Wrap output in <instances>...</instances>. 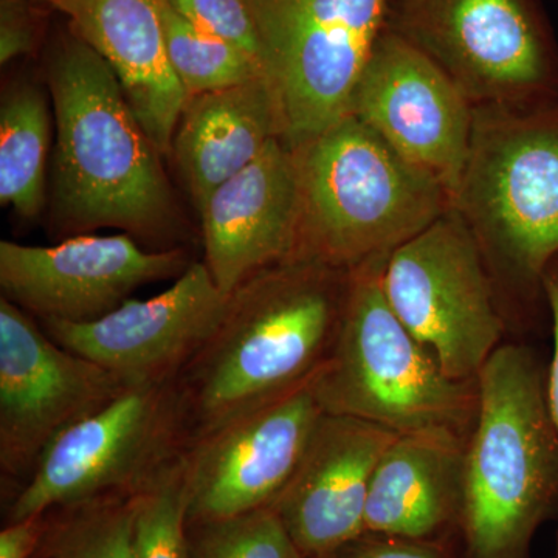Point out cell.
Here are the masks:
<instances>
[{"label":"cell","instance_id":"1","mask_svg":"<svg viewBox=\"0 0 558 558\" xmlns=\"http://www.w3.org/2000/svg\"><path fill=\"white\" fill-rule=\"evenodd\" d=\"M46 78L57 121L51 202L58 229L170 240L178 208L161 154L108 62L69 27L51 46Z\"/></svg>","mask_w":558,"mask_h":558},{"label":"cell","instance_id":"4","mask_svg":"<svg viewBox=\"0 0 558 558\" xmlns=\"http://www.w3.org/2000/svg\"><path fill=\"white\" fill-rule=\"evenodd\" d=\"M461 521L469 558H523L558 497V429L526 347L501 344L476 377Z\"/></svg>","mask_w":558,"mask_h":558},{"label":"cell","instance_id":"5","mask_svg":"<svg viewBox=\"0 0 558 558\" xmlns=\"http://www.w3.org/2000/svg\"><path fill=\"white\" fill-rule=\"evenodd\" d=\"M293 150L301 211L290 259L352 270L391 255L451 208L438 180L355 117Z\"/></svg>","mask_w":558,"mask_h":558},{"label":"cell","instance_id":"9","mask_svg":"<svg viewBox=\"0 0 558 558\" xmlns=\"http://www.w3.org/2000/svg\"><path fill=\"white\" fill-rule=\"evenodd\" d=\"M290 148L349 116L388 0H245Z\"/></svg>","mask_w":558,"mask_h":558},{"label":"cell","instance_id":"2","mask_svg":"<svg viewBox=\"0 0 558 558\" xmlns=\"http://www.w3.org/2000/svg\"><path fill=\"white\" fill-rule=\"evenodd\" d=\"M348 284L349 270L288 259L234 289L178 379L191 440L314 380L336 344Z\"/></svg>","mask_w":558,"mask_h":558},{"label":"cell","instance_id":"31","mask_svg":"<svg viewBox=\"0 0 558 558\" xmlns=\"http://www.w3.org/2000/svg\"><path fill=\"white\" fill-rule=\"evenodd\" d=\"M36 2H43V3H47V5H50V7H57L58 5V2H60V0H36Z\"/></svg>","mask_w":558,"mask_h":558},{"label":"cell","instance_id":"23","mask_svg":"<svg viewBox=\"0 0 558 558\" xmlns=\"http://www.w3.org/2000/svg\"><path fill=\"white\" fill-rule=\"evenodd\" d=\"M137 495L51 510L40 553L46 558H134Z\"/></svg>","mask_w":558,"mask_h":558},{"label":"cell","instance_id":"30","mask_svg":"<svg viewBox=\"0 0 558 558\" xmlns=\"http://www.w3.org/2000/svg\"><path fill=\"white\" fill-rule=\"evenodd\" d=\"M543 295L553 317L554 329V352L548 374H546V395H548L550 416L558 429V256L549 264L543 277Z\"/></svg>","mask_w":558,"mask_h":558},{"label":"cell","instance_id":"12","mask_svg":"<svg viewBox=\"0 0 558 558\" xmlns=\"http://www.w3.org/2000/svg\"><path fill=\"white\" fill-rule=\"evenodd\" d=\"M183 248L145 250L130 234L70 236L51 247L0 242L2 299L39 323L95 322L149 282L191 266Z\"/></svg>","mask_w":558,"mask_h":558},{"label":"cell","instance_id":"29","mask_svg":"<svg viewBox=\"0 0 558 558\" xmlns=\"http://www.w3.org/2000/svg\"><path fill=\"white\" fill-rule=\"evenodd\" d=\"M49 526V515L10 521L0 532V558H32L38 553Z\"/></svg>","mask_w":558,"mask_h":558},{"label":"cell","instance_id":"22","mask_svg":"<svg viewBox=\"0 0 558 558\" xmlns=\"http://www.w3.org/2000/svg\"><path fill=\"white\" fill-rule=\"evenodd\" d=\"M156 2L168 58L189 98L267 76L245 51L191 24L165 0Z\"/></svg>","mask_w":558,"mask_h":558},{"label":"cell","instance_id":"26","mask_svg":"<svg viewBox=\"0 0 558 558\" xmlns=\"http://www.w3.org/2000/svg\"><path fill=\"white\" fill-rule=\"evenodd\" d=\"M165 2L191 24L245 51L264 69L258 33L245 0H165Z\"/></svg>","mask_w":558,"mask_h":558},{"label":"cell","instance_id":"16","mask_svg":"<svg viewBox=\"0 0 558 558\" xmlns=\"http://www.w3.org/2000/svg\"><path fill=\"white\" fill-rule=\"evenodd\" d=\"M398 436L357 417H319L299 468L270 505L303 558H332L365 534L371 480Z\"/></svg>","mask_w":558,"mask_h":558},{"label":"cell","instance_id":"25","mask_svg":"<svg viewBox=\"0 0 558 558\" xmlns=\"http://www.w3.org/2000/svg\"><path fill=\"white\" fill-rule=\"evenodd\" d=\"M186 558H303L271 506L191 524Z\"/></svg>","mask_w":558,"mask_h":558},{"label":"cell","instance_id":"15","mask_svg":"<svg viewBox=\"0 0 558 558\" xmlns=\"http://www.w3.org/2000/svg\"><path fill=\"white\" fill-rule=\"evenodd\" d=\"M227 300L202 260L153 299L126 300L95 322L40 326L62 348L101 366L124 388L167 384L178 380L207 343Z\"/></svg>","mask_w":558,"mask_h":558},{"label":"cell","instance_id":"11","mask_svg":"<svg viewBox=\"0 0 558 558\" xmlns=\"http://www.w3.org/2000/svg\"><path fill=\"white\" fill-rule=\"evenodd\" d=\"M124 387L90 360L51 339L38 319L0 299V470L31 478L64 429L110 402Z\"/></svg>","mask_w":558,"mask_h":558},{"label":"cell","instance_id":"19","mask_svg":"<svg viewBox=\"0 0 558 558\" xmlns=\"http://www.w3.org/2000/svg\"><path fill=\"white\" fill-rule=\"evenodd\" d=\"M468 439L424 429L392 440L371 480L365 534L433 539L461 519Z\"/></svg>","mask_w":558,"mask_h":558},{"label":"cell","instance_id":"21","mask_svg":"<svg viewBox=\"0 0 558 558\" xmlns=\"http://www.w3.org/2000/svg\"><path fill=\"white\" fill-rule=\"evenodd\" d=\"M50 140L46 94L31 83L10 86L0 106V204L22 218L43 211Z\"/></svg>","mask_w":558,"mask_h":558},{"label":"cell","instance_id":"6","mask_svg":"<svg viewBox=\"0 0 558 558\" xmlns=\"http://www.w3.org/2000/svg\"><path fill=\"white\" fill-rule=\"evenodd\" d=\"M387 259L349 270L336 344L312 380L319 405L399 435L450 429L469 438L478 410L476 380L450 379L400 322L381 284Z\"/></svg>","mask_w":558,"mask_h":558},{"label":"cell","instance_id":"13","mask_svg":"<svg viewBox=\"0 0 558 558\" xmlns=\"http://www.w3.org/2000/svg\"><path fill=\"white\" fill-rule=\"evenodd\" d=\"M323 414L310 381L191 440L183 454L189 526L270 506Z\"/></svg>","mask_w":558,"mask_h":558},{"label":"cell","instance_id":"28","mask_svg":"<svg viewBox=\"0 0 558 558\" xmlns=\"http://www.w3.org/2000/svg\"><path fill=\"white\" fill-rule=\"evenodd\" d=\"M332 558H446L435 539L363 534Z\"/></svg>","mask_w":558,"mask_h":558},{"label":"cell","instance_id":"20","mask_svg":"<svg viewBox=\"0 0 558 558\" xmlns=\"http://www.w3.org/2000/svg\"><path fill=\"white\" fill-rule=\"evenodd\" d=\"M281 137V113L267 76L189 98L171 157L197 211L213 191Z\"/></svg>","mask_w":558,"mask_h":558},{"label":"cell","instance_id":"3","mask_svg":"<svg viewBox=\"0 0 558 558\" xmlns=\"http://www.w3.org/2000/svg\"><path fill=\"white\" fill-rule=\"evenodd\" d=\"M451 207L475 238L505 315L543 295L558 256V100L473 108Z\"/></svg>","mask_w":558,"mask_h":558},{"label":"cell","instance_id":"27","mask_svg":"<svg viewBox=\"0 0 558 558\" xmlns=\"http://www.w3.org/2000/svg\"><path fill=\"white\" fill-rule=\"evenodd\" d=\"M32 0H0V64L32 53L38 40V22Z\"/></svg>","mask_w":558,"mask_h":558},{"label":"cell","instance_id":"32","mask_svg":"<svg viewBox=\"0 0 558 558\" xmlns=\"http://www.w3.org/2000/svg\"><path fill=\"white\" fill-rule=\"evenodd\" d=\"M558 558V557H557Z\"/></svg>","mask_w":558,"mask_h":558},{"label":"cell","instance_id":"7","mask_svg":"<svg viewBox=\"0 0 558 558\" xmlns=\"http://www.w3.org/2000/svg\"><path fill=\"white\" fill-rule=\"evenodd\" d=\"M385 28L473 108L558 100V40L539 0H388Z\"/></svg>","mask_w":558,"mask_h":558},{"label":"cell","instance_id":"17","mask_svg":"<svg viewBox=\"0 0 558 558\" xmlns=\"http://www.w3.org/2000/svg\"><path fill=\"white\" fill-rule=\"evenodd\" d=\"M301 211L295 150L282 138L213 191L201 209L209 274L230 295L253 275L292 258Z\"/></svg>","mask_w":558,"mask_h":558},{"label":"cell","instance_id":"8","mask_svg":"<svg viewBox=\"0 0 558 558\" xmlns=\"http://www.w3.org/2000/svg\"><path fill=\"white\" fill-rule=\"evenodd\" d=\"M190 440L178 380L124 388L44 451L11 502L9 523L94 499L137 495L185 454Z\"/></svg>","mask_w":558,"mask_h":558},{"label":"cell","instance_id":"18","mask_svg":"<svg viewBox=\"0 0 558 558\" xmlns=\"http://www.w3.org/2000/svg\"><path fill=\"white\" fill-rule=\"evenodd\" d=\"M54 9L108 62L150 142L171 156L189 94L168 58L156 0H60Z\"/></svg>","mask_w":558,"mask_h":558},{"label":"cell","instance_id":"14","mask_svg":"<svg viewBox=\"0 0 558 558\" xmlns=\"http://www.w3.org/2000/svg\"><path fill=\"white\" fill-rule=\"evenodd\" d=\"M473 106L449 76L385 28L360 73L349 116L365 123L453 201L473 130Z\"/></svg>","mask_w":558,"mask_h":558},{"label":"cell","instance_id":"24","mask_svg":"<svg viewBox=\"0 0 558 558\" xmlns=\"http://www.w3.org/2000/svg\"><path fill=\"white\" fill-rule=\"evenodd\" d=\"M189 490L183 457L137 495L134 558H186Z\"/></svg>","mask_w":558,"mask_h":558},{"label":"cell","instance_id":"10","mask_svg":"<svg viewBox=\"0 0 558 558\" xmlns=\"http://www.w3.org/2000/svg\"><path fill=\"white\" fill-rule=\"evenodd\" d=\"M385 296L414 339L458 381H473L501 347L506 315L478 244L451 207L396 248Z\"/></svg>","mask_w":558,"mask_h":558}]
</instances>
